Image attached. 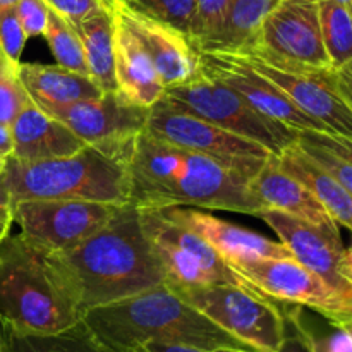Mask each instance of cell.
Instances as JSON below:
<instances>
[{
  "label": "cell",
  "mask_w": 352,
  "mask_h": 352,
  "mask_svg": "<svg viewBox=\"0 0 352 352\" xmlns=\"http://www.w3.org/2000/svg\"><path fill=\"white\" fill-rule=\"evenodd\" d=\"M45 256L82 315L165 284L164 268L141 227L140 210L131 203L76 248L45 251Z\"/></svg>",
  "instance_id": "obj_1"
},
{
  "label": "cell",
  "mask_w": 352,
  "mask_h": 352,
  "mask_svg": "<svg viewBox=\"0 0 352 352\" xmlns=\"http://www.w3.org/2000/svg\"><path fill=\"white\" fill-rule=\"evenodd\" d=\"M127 168L131 205L136 208L199 206L254 217L265 210L246 175L205 155L157 140L146 129L134 141Z\"/></svg>",
  "instance_id": "obj_2"
},
{
  "label": "cell",
  "mask_w": 352,
  "mask_h": 352,
  "mask_svg": "<svg viewBox=\"0 0 352 352\" xmlns=\"http://www.w3.org/2000/svg\"><path fill=\"white\" fill-rule=\"evenodd\" d=\"M82 322L113 352H133L146 342L184 344L208 352L223 347L250 349L192 308L167 284L88 309Z\"/></svg>",
  "instance_id": "obj_3"
},
{
  "label": "cell",
  "mask_w": 352,
  "mask_h": 352,
  "mask_svg": "<svg viewBox=\"0 0 352 352\" xmlns=\"http://www.w3.org/2000/svg\"><path fill=\"white\" fill-rule=\"evenodd\" d=\"M82 313L48 265L45 251L21 234L0 243V322L21 333H55Z\"/></svg>",
  "instance_id": "obj_4"
},
{
  "label": "cell",
  "mask_w": 352,
  "mask_h": 352,
  "mask_svg": "<svg viewBox=\"0 0 352 352\" xmlns=\"http://www.w3.org/2000/svg\"><path fill=\"white\" fill-rule=\"evenodd\" d=\"M0 181L12 205L28 199H78L117 206L131 203L127 162L95 146L43 162L9 157Z\"/></svg>",
  "instance_id": "obj_5"
},
{
  "label": "cell",
  "mask_w": 352,
  "mask_h": 352,
  "mask_svg": "<svg viewBox=\"0 0 352 352\" xmlns=\"http://www.w3.org/2000/svg\"><path fill=\"white\" fill-rule=\"evenodd\" d=\"M164 100L236 136L261 144L275 157L299 140V131L258 112L230 86L203 72L191 81L165 89Z\"/></svg>",
  "instance_id": "obj_6"
},
{
  "label": "cell",
  "mask_w": 352,
  "mask_h": 352,
  "mask_svg": "<svg viewBox=\"0 0 352 352\" xmlns=\"http://www.w3.org/2000/svg\"><path fill=\"white\" fill-rule=\"evenodd\" d=\"M174 291L250 349L260 352L280 349L285 337V313L280 302L272 301L251 287L234 284Z\"/></svg>",
  "instance_id": "obj_7"
},
{
  "label": "cell",
  "mask_w": 352,
  "mask_h": 352,
  "mask_svg": "<svg viewBox=\"0 0 352 352\" xmlns=\"http://www.w3.org/2000/svg\"><path fill=\"white\" fill-rule=\"evenodd\" d=\"M146 239L150 241L172 289L234 284L250 287L227 261L196 232L168 219L158 208H138Z\"/></svg>",
  "instance_id": "obj_8"
},
{
  "label": "cell",
  "mask_w": 352,
  "mask_h": 352,
  "mask_svg": "<svg viewBox=\"0 0 352 352\" xmlns=\"http://www.w3.org/2000/svg\"><path fill=\"white\" fill-rule=\"evenodd\" d=\"M146 133L165 143L213 158L248 179H253L274 157V153L261 144L184 112L164 98L150 107Z\"/></svg>",
  "instance_id": "obj_9"
},
{
  "label": "cell",
  "mask_w": 352,
  "mask_h": 352,
  "mask_svg": "<svg viewBox=\"0 0 352 352\" xmlns=\"http://www.w3.org/2000/svg\"><path fill=\"white\" fill-rule=\"evenodd\" d=\"M251 289L280 305L308 308L339 325H352V299L340 294L296 258L227 263Z\"/></svg>",
  "instance_id": "obj_10"
},
{
  "label": "cell",
  "mask_w": 352,
  "mask_h": 352,
  "mask_svg": "<svg viewBox=\"0 0 352 352\" xmlns=\"http://www.w3.org/2000/svg\"><path fill=\"white\" fill-rule=\"evenodd\" d=\"M234 55L246 60L302 112L329 127L330 133L352 138V107L337 88L332 69L311 71L287 65L260 47L244 48Z\"/></svg>",
  "instance_id": "obj_11"
},
{
  "label": "cell",
  "mask_w": 352,
  "mask_h": 352,
  "mask_svg": "<svg viewBox=\"0 0 352 352\" xmlns=\"http://www.w3.org/2000/svg\"><path fill=\"white\" fill-rule=\"evenodd\" d=\"M64 122L86 146H95L120 160H129L136 138L146 129L150 109L131 102L120 91L64 107H43Z\"/></svg>",
  "instance_id": "obj_12"
},
{
  "label": "cell",
  "mask_w": 352,
  "mask_h": 352,
  "mask_svg": "<svg viewBox=\"0 0 352 352\" xmlns=\"http://www.w3.org/2000/svg\"><path fill=\"white\" fill-rule=\"evenodd\" d=\"M120 206L78 199H28L12 205L21 236L47 253H60L98 232Z\"/></svg>",
  "instance_id": "obj_13"
},
{
  "label": "cell",
  "mask_w": 352,
  "mask_h": 352,
  "mask_svg": "<svg viewBox=\"0 0 352 352\" xmlns=\"http://www.w3.org/2000/svg\"><path fill=\"white\" fill-rule=\"evenodd\" d=\"M254 47L294 67L332 69L323 45L318 0H280L263 21Z\"/></svg>",
  "instance_id": "obj_14"
},
{
  "label": "cell",
  "mask_w": 352,
  "mask_h": 352,
  "mask_svg": "<svg viewBox=\"0 0 352 352\" xmlns=\"http://www.w3.org/2000/svg\"><path fill=\"white\" fill-rule=\"evenodd\" d=\"M199 72L226 82L258 112L299 133H330L329 127L302 112L277 86L272 85L267 78H263L237 55L229 52H199Z\"/></svg>",
  "instance_id": "obj_15"
},
{
  "label": "cell",
  "mask_w": 352,
  "mask_h": 352,
  "mask_svg": "<svg viewBox=\"0 0 352 352\" xmlns=\"http://www.w3.org/2000/svg\"><path fill=\"white\" fill-rule=\"evenodd\" d=\"M107 3L141 41L165 89L198 76L199 52L188 33L134 9L126 0H107Z\"/></svg>",
  "instance_id": "obj_16"
},
{
  "label": "cell",
  "mask_w": 352,
  "mask_h": 352,
  "mask_svg": "<svg viewBox=\"0 0 352 352\" xmlns=\"http://www.w3.org/2000/svg\"><path fill=\"white\" fill-rule=\"evenodd\" d=\"M256 217L277 234L278 241L291 250L299 263L352 299V284L342 270L346 251L342 239H336L325 230L274 208L261 210Z\"/></svg>",
  "instance_id": "obj_17"
},
{
  "label": "cell",
  "mask_w": 352,
  "mask_h": 352,
  "mask_svg": "<svg viewBox=\"0 0 352 352\" xmlns=\"http://www.w3.org/2000/svg\"><path fill=\"white\" fill-rule=\"evenodd\" d=\"M158 210H162L174 222L201 236L227 263L265 260V258H294L291 250L280 241H272L261 234L227 220L217 219L199 210L184 208V206Z\"/></svg>",
  "instance_id": "obj_18"
},
{
  "label": "cell",
  "mask_w": 352,
  "mask_h": 352,
  "mask_svg": "<svg viewBox=\"0 0 352 352\" xmlns=\"http://www.w3.org/2000/svg\"><path fill=\"white\" fill-rule=\"evenodd\" d=\"M254 196L263 203L265 208L284 212L294 219L308 222L325 230L336 239H342L339 223L329 215L322 203L301 181L285 172L278 165L277 157H272L261 170L250 181Z\"/></svg>",
  "instance_id": "obj_19"
},
{
  "label": "cell",
  "mask_w": 352,
  "mask_h": 352,
  "mask_svg": "<svg viewBox=\"0 0 352 352\" xmlns=\"http://www.w3.org/2000/svg\"><path fill=\"white\" fill-rule=\"evenodd\" d=\"M12 155L21 162H43L69 157L86 146L64 122L33 102L28 103L10 124Z\"/></svg>",
  "instance_id": "obj_20"
},
{
  "label": "cell",
  "mask_w": 352,
  "mask_h": 352,
  "mask_svg": "<svg viewBox=\"0 0 352 352\" xmlns=\"http://www.w3.org/2000/svg\"><path fill=\"white\" fill-rule=\"evenodd\" d=\"M113 58L117 91L146 109L164 98L165 86L158 78L150 55L136 34L117 16H113Z\"/></svg>",
  "instance_id": "obj_21"
},
{
  "label": "cell",
  "mask_w": 352,
  "mask_h": 352,
  "mask_svg": "<svg viewBox=\"0 0 352 352\" xmlns=\"http://www.w3.org/2000/svg\"><path fill=\"white\" fill-rule=\"evenodd\" d=\"M17 76L31 102L43 107H64L81 100L98 98L103 89L88 74L69 71L60 65L21 62Z\"/></svg>",
  "instance_id": "obj_22"
},
{
  "label": "cell",
  "mask_w": 352,
  "mask_h": 352,
  "mask_svg": "<svg viewBox=\"0 0 352 352\" xmlns=\"http://www.w3.org/2000/svg\"><path fill=\"white\" fill-rule=\"evenodd\" d=\"M278 165L301 181L315 195L339 226L347 227L352 232V195L347 192L325 168L320 167L299 146L292 144L277 157Z\"/></svg>",
  "instance_id": "obj_23"
},
{
  "label": "cell",
  "mask_w": 352,
  "mask_h": 352,
  "mask_svg": "<svg viewBox=\"0 0 352 352\" xmlns=\"http://www.w3.org/2000/svg\"><path fill=\"white\" fill-rule=\"evenodd\" d=\"M85 47L88 76L103 89L117 91L113 58V16L109 3L105 9L74 24Z\"/></svg>",
  "instance_id": "obj_24"
},
{
  "label": "cell",
  "mask_w": 352,
  "mask_h": 352,
  "mask_svg": "<svg viewBox=\"0 0 352 352\" xmlns=\"http://www.w3.org/2000/svg\"><path fill=\"white\" fill-rule=\"evenodd\" d=\"M3 325V323H2ZM6 352H113L85 322L55 333H21L3 325Z\"/></svg>",
  "instance_id": "obj_25"
},
{
  "label": "cell",
  "mask_w": 352,
  "mask_h": 352,
  "mask_svg": "<svg viewBox=\"0 0 352 352\" xmlns=\"http://www.w3.org/2000/svg\"><path fill=\"white\" fill-rule=\"evenodd\" d=\"M280 0H230L226 26L219 41L205 52H236L254 47L268 14Z\"/></svg>",
  "instance_id": "obj_26"
},
{
  "label": "cell",
  "mask_w": 352,
  "mask_h": 352,
  "mask_svg": "<svg viewBox=\"0 0 352 352\" xmlns=\"http://www.w3.org/2000/svg\"><path fill=\"white\" fill-rule=\"evenodd\" d=\"M323 45L332 69L352 60V16L333 0H318Z\"/></svg>",
  "instance_id": "obj_27"
},
{
  "label": "cell",
  "mask_w": 352,
  "mask_h": 352,
  "mask_svg": "<svg viewBox=\"0 0 352 352\" xmlns=\"http://www.w3.org/2000/svg\"><path fill=\"white\" fill-rule=\"evenodd\" d=\"M285 316L294 323L311 352H352V327L327 320V329H316L301 306L285 305Z\"/></svg>",
  "instance_id": "obj_28"
},
{
  "label": "cell",
  "mask_w": 352,
  "mask_h": 352,
  "mask_svg": "<svg viewBox=\"0 0 352 352\" xmlns=\"http://www.w3.org/2000/svg\"><path fill=\"white\" fill-rule=\"evenodd\" d=\"M43 36L60 67L81 72V74H88L85 47H82L78 30H76L71 21H67L60 14L50 9L47 31H45Z\"/></svg>",
  "instance_id": "obj_29"
},
{
  "label": "cell",
  "mask_w": 352,
  "mask_h": 352,
  "mask_svg": "<svg viewBox=\"0 0 352 352\" xmlns=\"http://www.w3.org/2000/svg\"><path fill=\"white\" fill-rule=\"evenodd\" d=\"M230 0H196L191 40L198 52L212 48L226 26Z\"/></svg>",
  "instance_id": "obj_30"
},
{
  "label": "cell",
  "mask_w": 352,
  "mask_h": 352,
  "mask_svg": "<svg viewBox=\"0 0 352 352\" xmlns=\"http://www.w3.org/2000/svg\"><path fill=\"white\" fill-rule=\"evenodd\" d=\"M131 7L170 24L191 36L196 0H126Z\"/></svg>",
  "instance_id": "obj_31"
},
{
  "label": "cell",
  "mask_w": 352,
  "mask_h": 352,
  "mask_svg": "<svg viewBox=\"0 0 352 352\" xmlns=\"http://www.w3.org/2000/svg\"><path fill=\"white\" fill-rule=\"evenodd\" d=\"M30 102V95L17 76V65L0 55V124L10 126Z\"/></svg>",
  "instance_id": "obj_32"
},
{
  "label": "cell",
  "mask_w": 352,
  "mask_h": 352,
  "mask_svg": "<svg viewBox=\"0 0 352 352\" xmlns=\"http://www.w3.org/2000/svg\"><path fill=\"white\" fill-rule=\"evenodd\" d=\"M28 34L24 33L14 7L0 9V55L10 64H21V54L26 45Z\"/></svg>",
  "instance_id": "obj_33"
},
{
  "label": "cell",
  "mask_w": 352,
  "mask_h": 352,
  "mask_svg": "<svg viewBox=\"0 0 352 352\" xmlns=\"http://www.w3.org/2000/svg\"><path fill=\"white\" fill-rule=\"evenodd\" d=\"M299 146L302 148L306 155H308L311 160H315L316 164L322 168H325L347 192L352 195V164L351 162L344 160V158L337 157L332 151L325 150L323 146H318V144L311 143V141H306L302 138L298 140Z\"/></svg>",
  "instance_id": "obj_34"
},
{
  "label": "cell",
  "mask_w": 352,
  "mask_h": 352,
  "mask_svg": "<svg viewBox=\"0 0 352 352\" xmlns=\"http://www.w3.org/2000/svg\"><path fill=\"white\" fill-rule=\"evenodd\" d=\"M14 9L28 38L43 36L50 16V7L45 0H19Z\"/></svg>",
  "instance_id": "obj_35"
},
{
  "label": "cell",
  "mask_w": 352,
  "mask_h": 352,
  "mask_svg": "<svg viewBox=\"0 0 352 352\" xmlns=\"http://www.w3.org/2000/svg\"><path fill=\"white\" fill-rule=\"evenodd\" d=\"M45 2L52 10L60 14L72 24L79 23L107 7V0H45Z\"/></svg>",
  "instance_id": "obj_36"
},
{
  "label": "cell",
  "mask_w": 352,
  "mask_h": 352,
  "mask_svg": "<svg viewBox=\"0 0 352 352\" xmlns=\"http://www.w3.org/2000/svg\"><path fill=\"white\" fill-rule=\"evenodd\" d=\"M299 138L311 143L323 146L325 150L332 151L337 157L344 158V160L352 164V138L339 136V134L330 133H316V131H306V133H299Z\"/></svg>",
  "instance_id": "obj_37"
},
{
  "label": "cell",
  "mask_w": 352,
  "mask_h": 352,
  "mask_svg": "<svg viewBox=\"0 0 352 352\" xmlns=\"http://www.w3.org/2000/svg\"><path fill=\"white\" fill-rule=\"evenodd\" d=\"M278 352H311L301 333L294 327V323L287 316H285V337Z\"/></svg>",
  "instance_id": "obj_38"
},
{
  "label": "cell",
  "mask_w": 352,
  "mask_h": 352,
  "mask_svg": "<svg viewBox=\"0 0 352 352\" xmlns=\"http://www.w3.org/2000/svg\"><path fill=\"white\" fill-rule=\"evenodd\" d=\"M332 74L339 91L352 107V60L340 69H332Z\"/></svg>",
  "instance_id": "obj_39"
},
{
  "label": "cell",
  "mask_w": 352,
  "mask_h": 352,
  "mask_svg": "<svg viewBox=\"0 0 352 352\" xmlns=\"http://www.w3.org/2000/svg\"><path fill=\"white\" fill-rule=\"evenodd\" d=\"M133 352H208L198 349V347L184 346V344H168V342H146Z\"/></svg>",
  "instance_id": "obj_40"
},
{
  "label": "cell",
  "mask_w": 352,
  "mask_h": 352,
  "mask_svg": "<svg viewBox=\"0 0 352 352\" xmlns=\"http://www.w3.org/2000/svg\"><path fill=\"white\" fill-rule=\"evenodd\" d=\"M12 155V133L10 126L0 124V157L9 158Z\"/></svg>",
  "instance_id": "obj_41"
},
{
  "label": "cell",
  "mask_w": 352,
  "mask_h": 352,
  "mask_svg": "<svg viewBox=\"0 0 352 352\" xmlns=\"http://www.w3.org/2000/svg\"><path fill=\"white\" fill-rule=\"evenodd\" d=\"M12 223V208H0V243L9 236V230Z\"/></svg>",
  "instance_id": "obj_42"
},
{
  "label": "cell",
  "mask_w": 352,
  "mask_h": 352,
  "mask_svg": "<svg viewBox=\"0 0 352 352\" xmlns=\"http://www.w3.org/2000/svg\"><path fill=\"white\" fill-rule=\"evenodd\" d=\"M342 270H344V275H346V277L349 278V282L352 284V246L347 248V250L344 251Z\"/></svg>",
  "instance_id": "obj_43"
},
{
  "label": "cell",
  "mask_w": 352,
  "mask_h": 352,
  "mask_svg": "<svg viewBox=\"0 0 352 352\" xmlns=\"http://www.w3.org/2000/svg\"><path fill=\"white\" fill-rule=\"evenodd\" d=\"M0 208H12V201L2 181H0Z\"/></svg>",
  "instance_id": "obj_44"
},
{
  "label": "cell",
  "mask_w": 352,
  "mask_h": 352,
  "mask_svg": "<svg viewBox=\"0 0 352 352\" xmlns=\"http://www.w3.org/2000/svg\"><path fill=\"white\" fill-rule=\"evenodd\" d=\"M215 352H260V351H253V349H241V347H223V349H219Z\"/></svg>",
  "instance_id": "obj_45"
},
{
  "label": "cell",
  "mask_w": 352,
  "mask_h": 352,
  "mask_svg": "<svg viewBox=\"0 0 352 352\" xmlns=\"http://www.w3.org/2000/svg\"><path fill=\"white\" fill-rule=\"evenodd\" d=\"M333 2L340 3V6H342L344 9H346L347 12H349L352 16V0H333Z\"/></svg>",
  "instance_id": "obj_46"
},
{
  "label": "cell",
  "mask_w": 352,
  "mask_h": 352,
  "mask_svg": "<svg viewBox=\"0 0 352 352\" xmlns=\"http://www.w3.org/2000/svg\"><path fill=\"white\" fill-rule=\"evenodd\" d=\"M19 0H0V9H6V7H14Z\"/></svg>",
  "instance_id": "obj_47"
},
{
  "label": "cell",
  "mask_w": 352,
  "mask_h": 352,
  "mask_svg": "<svg viewBox=\"0 0 352 352\" xmlns=\"http://www.w3.org/2000/svg\"><path fill=\"white\" fill-rule=\"evenodd\" d=\"M0 352H6V342H3V325L0 322Z\"/></svg>",
  "instance_id": "obj_48"
},
{
  "label": "cell",
  "mask_w": 352,
  "mask_h": 352,
  "mask_svg": "<svg viewBox=\"0 0 352 352\" xmlns=\"http://www.w3.org/2000/svg\"><path fill=\"white\" fill-rule=\"evenodd\" d=\"M6 164H7V158L0 157V174H2V170H3V167H6Z\"/></svg>",
  "instance_id": "obj_49"
},
{
  "label": "cell",
  "mask_w": 352,
  "mask_h": 352,
  "mask_svg": "<svg viewBox=\"0 0 352 352\" xmlns=\"http://www.w3.org/2000/svg\"><path fill=\"white\" fill-rule=\"evenodd\" d=\"M351 327H352V325H351Z\"/></svg>",
  "instance_id": "obj_50"
}]
</instances>
